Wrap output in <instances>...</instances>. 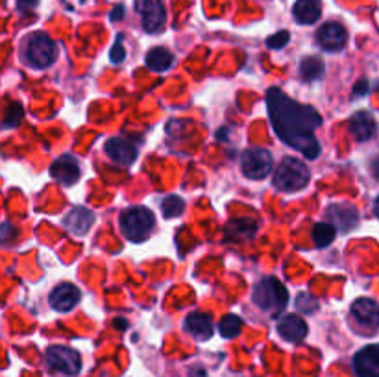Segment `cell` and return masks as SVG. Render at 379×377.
<instances>
[{
	"label": "cell",
	"mask_w": 379,
	"mask_h": 377,
	"mask_svg": "<svg viewBox=\"0 0 379 377\" xmlns=\"http://www.w3.org/2000/svg\"><path fill=\"white\" fill-rule=\"evenodd\" d=\"M278 333L287 343L298 344L307 337V324L296 314H285L278 320Z\"/></svg>",
	"instance_id": "cell-15"
},
{
	"label": "cell",
	"mask_w": 379,
	"mask_h": 377,
	"mask_svg": "<svg viewBox=\"0 0 379 377\" xmlns=\"http://www.w3.org/2000/svg\"><path fill=\"white\" fill-rule=\"evenodd\" d=\"M289 39H291V35H289L287 30H282V32H278V34L270 35L269 39H266V45H269V48H283L287 47Z\"/></svg>",
	"instance_id": "cell-29"
},
{
	"label": "cell",
	"mask_w": 379,
	"mask_h": 377,
	"mask_svg": "<svg viewBox=\"0 0 379 377\" xmlns=\"http://www.w3.org/2000/svg\"><path fill=\"white\" fill-rule=\"evenodd\" d=\"M241 329H242V320L241 316H237V314H226L224 318L220 320L219 331H220V335H222L224 338L239 337Z\"/></svg>",
	"instance_id": "cell-25"
},
{
	"label": "cell",
	"mask_w": 379,
	"mask_h": 377,
	"mask_svg": "<svg viewBox=\"0 0 379 377\" xmlns=\"http://www.w3.org/2000/svg\"><path fill=\"white\" fill-rule=\"evenodd\" d=\"M106 154L115 159L117 163H121L124 167H130L135 159H137V146L130 143L128 139H122V137H113V139L106 141V146H104Z\"/></svg>",
	"instance_id": "cell-14"
},
{
	"label": "cell",
	"mask_w": 379,
	"mask_h": 377,
	"mask_svg": "<svg viewBox=\"0 0 379 377\" xmlns=\"http://www.w3.org/2000/svg\"><path fill=\"white\" fill-rule=\"evenodd\" d=\"M115 325H117V327H121V329H124V327H126L124 320H115Z\"/></svg>",
	"instance_id": "cell-36"
},
{
	"label": "cell",
	"mask_w": 379,
	"mask_h": 377,
	"mask_svg": "<svg viewBox=\"0 0 379 377\" xmlns=\"http://www.w3.org/2000/svg\"><path fill=\"white\" fill-rule=\"evenodd\" d=\"M368 89H370V85H368V81L367 80H359L356 83L353 94H356V96H362V94L368 93Z\"/></svg>",
	"instance_id": "cell-32"
},
{
	"label": "cell",
	"mask_w": 379,
	"mask_h": 377,
	"mask_svg": "<svg viewBox=\"0 0 379 377\" xmlns=\"http://www.w3.org/2000/svg\"><path fill=\"white\" fill-rule=\"evenodd\" d=\"M122 17H124V6H121V4H119V6H117L115 10L110 13V19L111 21H121Z\"/></svg>",
	"instance_id": "cell-33"
},
{
	"label": "cell",
	"mask_w": 379,
	"mask_h": 377,
	"mask_svg": "<svg viewBox=\"0 0 379 377\" xmlns=\"http://www.w3.org/2000/svg\"><path fill=\"white\" fill-rule=\"evenodd\" d=\"M80 174V165L72 156H61L50 165V176L61 185H75Z\"/></svg>",
	"instance_id": "cell-13"
},
{
	"label": "cell",
	"mask_w": 379,
	"mask_h": 377,
	"mask_svg": "<svg viewBox=\"0 0 379 377\" xmlns=\"http://www.w3.org/2000/svg\"><path fill=\"white\" fill-rule=\"evenodd\" d=\"M351 314L359 324L367 327H379V307L370 298H359L351 305Z\"/></svg>",
	"instance_id": "cell-17"
},
{
	"label": "cell",
	"mask_w": 379,
	"mask_h": 377,
	"mask_svg": "<svg viewBox=\"0 0 379 377\" xmlns=\"http://www.w3.org/2000/svg\"><path fill=\"white\" fill-rule=\"evenodd\" d=\"M373 215L379 218V196L376 198V202H373Z\"/></svg>",
	"instance_id": "cell-35"
},
{
	"label": "cell",
	"mask_w": 379,
	"mask_h": 377,
	"mask_svg": "<svg viewBox=\"0 0 379 377\" xmlns=\"http://www.w3.org/2000/svg\"><path fill=\"white\" fill-rule=\"evenodd\" d=\"M252 300L261 311H266L270 314H278L287 305L289 292L280 279L263 278L253 287Z\"/></svg>",
	"instance_id": "cell-2"
},
{
	"label": "cell",
	"mask_w": 379,
	"mask_h": 377,
	"mask_svg": "<svg viewBox=\"0 0 379 377\" xmlns=\"http://www.w3.org/2000/svg\"><path fill=\"white\" fill-rule=\"evenodd\" d=\"M335 235H337V230H335L329 222H318L313 227V243L318 246V248H326L335 241Z\"/></svg>",
	"instance_id": "cell-24"
},
{
	"label": "cell",
	"mask_w": 379,
	"mask_h": 377,
	"mask_svg": "<svg viewBox=\"0 0 379 377\" xmlns=\"http://www.w3.org/2000/svg\"><path fill=\"white\" fill-rule=\"evenodd\" d=\"M185 331L198 340H207L213 335V320L206 313H191L185 318Z\"/></svg>",
	"instance_id": "cell-19"
},
{
	"label": "cell",
	"mask_w": 379,
	"mask_h": 377,
	"mask_svg": "<svg viewBox=\"0 0 379 377\" xmlns=\"http://www.w3.org/2000/svg\"><path fill=\"white\" fill-rule=\"evenodd\" d=\"M39 0H17V8L21 12H32L37 6Z\"/></svg>",
	"instance_id": "cell-31"
},
{
	"label": "cell",
	"mask_w": 379,
	"mask_h": 377,
	"mask_svg": "<svg viewBox=\"0 0 379 377\" xmlns=\"http://www.w3.org/2000/svg\"><path fill=\"white\" fill-rule=\"evenodd\" d=\"M135 12L141 17L144 32L157 34L165 26L167 12L163 6V0H135Z\"/></svg>",
	"instance_id": "cell-8"
},
{
	"label": "cell",
	"mask_w": 379,
	"mask_h": 377,
	"mask_svg": "<svg viewBox=\"0 0 379 377\" xmlns=\"http://www.w3.org/2000/svg\"><path fill=\"white\" fill-rule=\"evenodd\" d=\"M326 216L329 218V224L342 233L351 232L359 224V211L350 203H331L326 209Z\"/></svg>",
	"instance_id": "cell-10"
},
{
	"label": "cell",
	"mask_w": 379,
	"mask_h": 377,
	"mask_svg": "<svg viewBox=\"0 0 379 377\" xmlns=\"http://www.w3.org/2000/svg\"><path fill=\"white\" fill-rule=\"evenodd\" d=\"M296 307H298L302 313L311 314L318 309V302H316L315 296H311L309 292H300L298 296H296Z\"/></svg>",
	"instance_id": "cell-28"
},
{
	"label": "cell",
	"mask_w": 379,
	"mask_h": 377,
	"mask_svg": "<svg viewBox=\"0 0 379 377\" xmlns=\"http://www.w3.org/2000/svg\"><path fill=\"white\" fill-rule=\"evenodd\" d=\"M378 130V124L373 121V116L368 111H357L356 115L350 119V132L356 137V141H368L372 139Z\"/></svg>",
	"instance_id": "cell-18"
},
{
	"label": "cell",
	"mask_w": 379,
	"mask_h": 377,
	"mask_svg": "<svg viewBox=\"0 0 379 377\" xmlns=\"http://www.w3.org/2000/svg\"><path fill=\"white\" fill-rule=\"evenodd\" d=\"M274 167L272 154L264 148H248L242 152L241 169L248 180H263Z\"/></svg>",
	"instance_id": "cell-6"
},
{
	"label": "cell",
	"mask_w": 379,
	"mask_h": 377,
	"mask_svg": "<svg viewBox=\"0 0 379 377\" xmlns=\"http://www.w3.org/2000/svg\"><path fill=\"white\" fill-rule=\"evenodd\" d=\"M293 15L298 24H315L322 15L320 0H296Z\"/></svg>",
	"instance_id": "cell-20"
},
{
	"label": "cell",
	"mask_w": 379,
	"mask_h": 377,
	"mask_svg": "<svg viewBox=\"0 0 379 377\" xmlns=\"http://www.w3.org/2000/svg\"><path fill=\"white\" fill-rule=\"evenodd\" d=\"M316 43L326 52H339L348 43V32L340 23H326L316 32Z\"/></svg>",
	"instance_id": "cell-9"
},
{
	"label": "cell",
	"mask_w": 379,
	"mask_h": 377,
	"mask_svg": "<svg viewBox=\"0 0 379 377\" xmlns=\"http://www.w3.org/2000/svg\"><path fill=\"white\" fill-rule=\"evenodd\" d=\"M45 359L52 370L64 376H78V371L81 370L80 354L67 346H50L46 349Z\"/></svg>",
	"instance_id": "cell-7"
},
{
	"label": "cell",
	"mask_w": 379,
	"mask_h": 377,
	"mask_svg": "<svg viewBox=\"0 0 379 377\" xmlns=\"http://www.w3.org/2000/svg\"><path fill=\"white\" fill-rule=\"evenodd\" d=\"M154 226V213L148 207L135 205V207H128L122 211L121 232L132 243H143L144 238H148Z\"/></svg>",
	"instance_id": "cell-3"
},
{
	"label": "cell",
	"mask_w": 379,
	"mask_h": 377,
	"mask_svg": "<svg viewBox=\"0 0 379 377\" xmlns=\"http://www.w3.org/2000/svg\"><path fill=\"white\" fill-rule=\"evenodd\" d=\"M58 58L56 43L43 32H35L26 39L24 45V59L34 69H46Z\"/></svg>",
	"instance_id": "cell-5"
},
{
	"label": "cell",
	"mask_w": 379,
	"mask_h": 377,
	"mask_svg": "<svg viewBox=\"0 0 379 377\" xmlns=\"http://www.w3.org/2000/svg\"><path fill=\"white\" fill-rule=\"evenodd\" d=\"M174 56L168 52L167 48L157 47L152 48L148 54H146V67L152 70H157V72H165L173 67Z\"/></svg>",
	"instance_id": "cell-22"
},
{
	"label": "cell",
	"mask_w": 379,
	"mask_h": 377,
	"mask_svg": "<svg viewBox=\"0 0 379 377\" xmlns=\"http://www.w3.org/2000/svg\"><path fill=\"white\" fill-rule=\"evenodd\" d=\"M185 211V202L184 198L176 196V194H171V196L163 198L161 202V213L165 218H176Z\"/></svg>",
	"instance_id": "cell-26"
},
{
	"label": "cell",
	"mask_w": 379,
	"mask_h": 377,
	"mask_svg": "<svg viewBox=\"0 0 379 377\" xmlns=\"http://www.w3.org/2000/svg\"><path fill=\"white\" fill-rule=\"evenodd\" d=\"M93 222H95V215H93L89 209L81 207V205L70 209L64 218L65 227H67L70 233H75L76 237L86 235V233L91 230Z\"/></svg>",
	"instance_id": "cell-16"
},
{
	"label": "cell",
	"mask_w": 379,
	"mask_h": 377,
	"mask_svg": "<svg viewBox=\"0 0 379 377\" xmlns=\"http://www.w3.org/2000/svg\"><path fill=\"white\" fill-rule=\"evenodd\" d=\"M80 290L72 283H59L56 289L52 290L48 296V303L52 309H56L59 313H69L70 309L76 307L80 303Z\"/></svg>",
	"instance_id": "cell-11"
},
{
	"label": "cell",
	"mask_w": 379,
	"mask_h": 377,
	"mask_svg": "<svg viewBox=\"0 0 379 377\" xmlns=\"http://www.w3.org/2000/svg\"><path fill=\"white\" fill-rule=\"evenodd\" d=\"M300 74L307 81L320 80L324 76V61L316 56H309V58L302 59L300 63Z\"/></svg>",
	"instance_id": "cell-23"
},
{
	"label": "cell",
	"mask_w": 379,
	"mask_h": 377,
	"mask_svg": "<svg viewBox=\"0 0 379 377\" xmlns=\"http://www.w3.org/2000/svg\"><path fill=\"white\" fill-rule=\"evenodd\" d=\"M124 58H126V50H124V45H122V35H119L115 41V45L111 47L110 59H111V63L119 65L124 61Z\"/></svg>",
	"instance_id": "cell-30"
},
{
	"label": "cell",
	"mask_w": 379,
	"mask_h": 377,
	"mask_svg": "<svg viewBox=\"0 0 379 377\" xmlns=\"http://www.w3.org/2000/svg\"><path fill=\"white\" fill-rule=\"evenodd\" d=\"M357 377H379V344H370L353 357Z\"/></svg>",
	"instance_id": "cell-12"
},
{
	"label": "cell",
	"mask_w": 379,
	"mask_h": 377,
	"mask_svg": "<svg viewBox=\"0 0 379 377\" xmlns=\"http://www.w3.org/2000/svg\"><path fill=\"white\" fill-rule=\"evenodd\" d=\"M370 170H372V174L376 180H379V156L373 157L372 163H370Z\"/></svg>",
	"instance_id": "cell-34"
},
{
	"label": "cell",
	"mask_w": 379,
	"mask_h": 377,
	"mask_svg": "<svg viewBox=\"0 0 379 377\" xmlns=\"http://www.w3.org/2000/svg\"><path fill=\"white\" fill-rule=\"evenodd\" d=\"M266 108L272 128L285 145L293 146L307 159L318 157L320 145L315 130L322 126V116L315 108L298 104L278 88L266 91Z\"/></svg>",
	"instance_id": "cell-1"
},
{
	"label": "cell",
	"mask_w": 379,
	"mask_h": 377,
	"mask_svg": "<svg viewBox=\"0 0 379 377\" xmlns=\"http://www.w3.org/2000/svg\"><path fill=\"white\" fill-rule=\"evenodd\" d=\"M21 119H23V105L17 104V102H13V104L8 108L2 126H4V128H15L19 122H21Z\"/></svg>",
	"instance_id": "cell-27"
},
{
	"label": "cell",
	"mask_w": 379,
	"mask_h": 377,
	"mask_svg": "<svg viewBox=\"0 0 379 377\" xmlns=\"http://www.w3.org/2000/svg\"><path fill=\"white\" fill-rule=\"evenodd\" d=\"M309 169L307 165L294 159V157H285L280 165H278L276 172H274V187H278L283 192H294L304 189L309 183Z\"/></svg>",
	"instance_id": "cell-4"
},
{
	"label": "cell",
	"mask_w": 379,
	"mask_h": 377,
	"mask_svg": "<svg viewBox=\"0 0 379 377\" xmlns=\"http://www.w3.org/2000/svg\"><path fill=\"white\" fill-rule=\"evenodd\" d=\"M224 233L228 241H246L257 233V222L253 218H233L228 222Z\"/></svg>",
	"instance_id": "cell-21"
}]
</instances>
